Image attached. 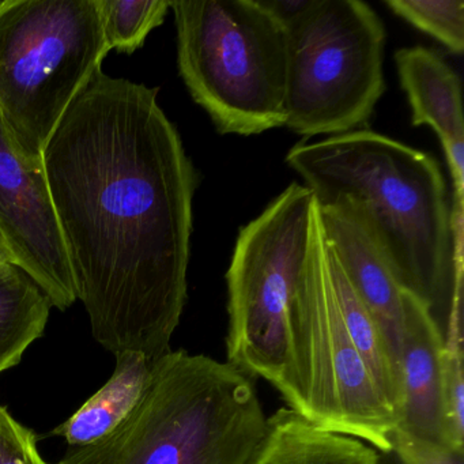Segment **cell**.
Masks as SVG:
<instances>
[{"instance_id": "obj_9", "label": "cell", "mask_w": 464, "mask_h": 464, "mask_svg": "<svg viewBox=\"0 0 464 464\" xmlns=\"http://www.w3.org/2000/svg\"><path fill=\"white\" fill-rule=\"evenodd\" d=\"M0 233L15 265L67 311L77 301L44 167L26 159L0 119Z\"/></svg>"}, {"instance_id": "obj_7", "label": "cell", "mask_w": 464, "mask_h": 464, "mask_svg": "<svg viewBox=\"0 0 464 464\" xmlns=\"http://www.w3.org/2000/svg\"><path fill=\"white\" fill-rule=\"evenodd\" d=\"M285 29V127L305 140L360 130L385 92L382 18L361 0H311Z\"/></svg>"}, {"instance_id": "obj_3", "label": "cell", "mask_w": 464, "mask_h": 464, "mask_svg": "<svg viewBox=\"0 0 464 464\" xmlns=\"http://www.w3.org/2000/svg\"><path fill=\"white\" fill-rule=\"evenodd\" d=\"M266 423L254 379L170 350L151 362L140 401L112 433L55 464H246Z\"/></svg>"}, {"instance_id": "obj_21", "label": "cell", "mask_w": 464, "mask_h": 464, "mask_svg": "<svg viewBox=\"0 0 464 464\" xmlns=\"http://www.w3.org/2000/svg\"><path fill=\"white\" fill-rule=\"evenodd\" d=\"M392 452L401 464H463V453L399 428L393 431Z\"/></svg>"}, {"instance_id": "obj_10", "label": "cell", "mask_w": 464, "mask_h": 464, "mask_svg": "<svg viewBox=\"0 0 464 464\" xmlns=\"http://www.w3.org/2000/svg\"><path fill=\"white\" fill-rule=\"evenodd\" d=\"M401 89L411 107L414 127L434 130L455 186L453 218L463 217L464 126L461 82L455 70L434 51L425 47L401 48L395 53Z\"/></svg>"}, {"instance_id": "obj_15", "label": "cell", "mask_w": 464, "mask_h": 464, "mask_svg": "<svg viewBox=\"0 0 464 464\" xmlns=\"http://www.w3.org/2000/svg\"><path fill=\"white\" fill-rule=\"evenodd\" d=\"M325 243H327V238H325ZM327 259L331 284H333L336 303H338L339 311L343 317L344 325H346L355 347L360 352L361 357L365 361L377 387L395 411L399 425L401 409H403L401 365L393 357L379 325L353 289L347 276H344L343 270L328 243Z\"/></svg>"}, {"instance_id": "obj_19", "label": "cell", "mask_w": 464, "mask_h": 464, "mask_svg": "<svg viewBox=\"0 0 464 464\" xmlns=\"http://www.w3.org/2000/svg\"><path fill=\"white\" fill-rule=\"evenodd\" d=\"M444 428L445 442L464 452V372L461 323H448L444 333Z\"/></svg>"}, {"instance_id": "obj_1", "label": "cell", "mask_w": 464, "mask_h": 464, "mask_svg": "<svg viewBox=\"0 0 464 464\" xmlns=\"http://www.w3.org/2000/svg\"><path fill=\"white\" fill-rule=\"evenodd\" d=\"M42 161L93 338L153 362L170 352L186 306L198 186L159 89L100 69Z\"/></svg>"}, {"instance_id": "obj_18", "label": "cell", "mask_w": 464, "mask_h": 464, "mask_svg": "<svg viewBox=\"0 0 464 464\" xmlns=\"http://www.w3.org/2000/svg\"><path fill=\"white\" fill-rule=\"evenodd\" d=\"M393 14L444 45L450 53L464 51V4L461 0H387Z\"/></svg>"}, {"instance_id": "obj_12", "label": "cell", "mask_w": 464, "mask_h": 464, "mask_svg": "<svg viewBox=\"0 0 464 464\" xmlns=\"http://www.w3.org/2000/svg\"><path fill=\"white\" fill-rule=\"evenodd\" d=\"M444 335L430 308L410 293L404 314L401 368L403 409L398 428L445 442Z\"/></svg>"}, {"instance_id": "obj_5", "label": "cell", "mask_w": 464, "mask_h": 464, "mask_svg": "<svg viewBox=\"0 0 464 464\" xmlns=\"http://www.w3.org/2000/svg\"><path fill=\"white\" fill-rule=\"evenodd\" d=\"M317 203L292 183L241 227L227 273V363L295 401L292 314L308 263Z\"/></svg>"}, {"instance_id": "obj_22", "label": "cell", "mask_w": 464, "mask_h": 464, "mask_svg": "<svg viewBox=\"0 0 464 464\" xmlns=\"http://www.w3.org/2000/svg\"><path fill=\"white\" fill-rule=\"evenodd\" d=\"M257 2L285 28L311 4V0H257Z\"/></svg>"}, {"instance_id": "obj_11", "label": "cell", "mask_w": 464, "mask_h": 464, "mask_svg": "<svg viewBox=\"0 0 464 464\" xmlns=\"http://www.w3.org/2000/svg\"><path fill=\"white\" fill-rule=\"evenodd\" d=\"M319 211L325 238L344 276L401 365L404 314L411 292L401 286L379 249L344 208L319 206Z\"/></svg>"}, {"instance_id": "obj_2", "label": "cell", "mask_w": 464, "mask_h": 464, "mask_svg": "<svg viewBox=\"0 0 464 464\" xmlns=\"http://www.w3.org/2000/svg\"><path fill=\"white\" fill-rule=\"evenodd\" d=\"M290 169L319 206L344 208L379 249L404 289L447 323L461 298V236L447 181L430 154L372 130L303 142ZM441 325V324H440Z\"/></svg>"}, {"instance_id": "obj_14", "label": "cell", "mask_w": 464, "mask_h": 464, "mask_svg": "<svg viewBox=\"0 0 464 464\" xmlns=\"http://www.w3.org/2000/svg\"><path fill=\"white\" fill-rule=\"evenodd\" d=\"M115 357L111 379L48 436L62 437L70 448L85 447L104 439L126 420L148 384L151 361L137 353Z\"/></svg>"}, {"instance_id": "obj_17", "label": "cell", "mask_w": 464, "mask_h": 464, "mask_svg": "<svg viewBox=\"0 0 464 464\" xmlns=\"http://www.w3.org/2000/svg\"><path fill=\"white\" fill-rule=\"evenodd\" d=\"M105 47L134 53L164 23L169 0H96Z\"/></svg>"}, {"instance_id": "obj_16", "label": "cell", "mask_w": 464, "mask_h": 464, "mask_svg": "<svg viewBox=\"0 0 464 464\" xmlns=\"http://www.w3.org/2000/svg\"><path fill=\"white\" fill-rule=\"evenodd\" d=\"M50 297L18 266L0 270V374L14 368L42 338L53 308Z\"/></svg>"}, {"instance_id": "obj_13", "label": "cell", "mask_w": 464, "mask_h": 464, "mask_svg": "<svg viewBox=\"0 0 464 464\" xmlns=\"http://www.w3.org/2000/svg\"><path fill=\"white\" fill-rule=\"evenodd\" d=\"M246 464H380V455L361 440L279 409L267 418L265 436Z\"/></svg>"}, {"instance_id": "obj_8", "label": "cell", "mask_w": 464, "mask_h": 464, "mask_svg": "<svg viewBox=\"0 0 464 464\" xmlns=\"http://www.w3.org/2000/svg\"><path fill=\"white\" fill-rule=\"evenodd\" d=\"M295 401L292 410L334 433L392 452L398 418L361 357L336 303L327 243L314 217L308 263L292 314Z\"/></svg>"}, {"instance_id": "obj_4", "label": "cell", "mask_w": 464, "mask_h": 464, "mask_svg": "<svg viewBox=\"0 0 464 464\" xmlns=\"http://www.w3.org/2000/svg\"><path fill=\"white\" fill-rule=\"evenodd\" d=\"M178 66L222 135L286 126V29L257 0L170 2Z\"/></svg>"}, {"instance_id": "obj_6", "label": "cell", "mask_w": 464, "mask_h": 464, "mask_svg": "<svg viewBox=\"0 0 464 464\" xmlns=\"http://www.w3.org/2000/svg\"><path fill=\"white\" fill-rule=\"evenodd\" d=\"M108 53L96 0H0V119L26 159L42 164Z\"/></svg>"}, {"instance_id": "obj_20", "label": "cell", "mask_w": 464, "mask_h": 464, "mask_svg": "<svg viewBox=\"0 0 464 464\" xmlns=\"http://www.w3.org/2000/svg\"><path fill=\"white\" fill-rule=\"evenodd\" d=\"M0 464H50L43 458L36 434L0 406Z\"/></svg>"}, {"instance_id": "obj_23", "label": "cell", "mask_w": 464, "mask_h": 464, "mask_svg": "<svg viewBox=\"0 0 464 464\" xmlns=\"http://www.w3.org/2000/svg\"><path fill=\"white\" fill-rule=\"evenodd\" d=\"M12 265H15L14 256H13L4 235L0 233V270H4V268L9 267Z\"/></svg>"}]
</instances>
